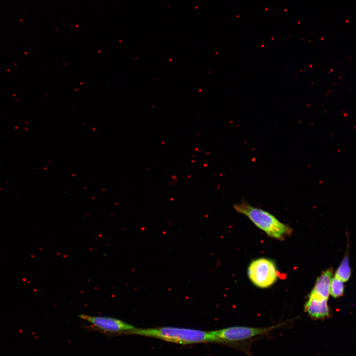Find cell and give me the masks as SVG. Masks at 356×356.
<instances>
[{
	"label": "cell",
	"instance_id": "1",
	"mask_svg": "<svg viewBox=\"0 0 356 356\" xmlns=\"http://www.w3.org/2000/svg\"><path fill=\"white\" fill-rule=\"evenodd\" d=\"M238 214L246 216L259 229L272 238L284 240L290 236L292 229L280 222L275 216L263 209L254 207L242 199L233 205Z\"/></svg>",
	"mask_w": 356,
	"mask_h": 356
},
{
	"label": "cell",
	"instance_id": "2",
	"mask_svg": "<svg viewBox=\"0 0 356 356\" xmlns=\"http://www.w3.org/2000/svg\"><path fill=\"white\" fill-rule=\"evenodd\" d=\"M125 334H135L154 337L166 341L180 344H190L203 342H218V339L210 332L202 330L165 327L157 328H136Z\"/></svg>",
	"mask_w": 356,
	"mask_h": 356
},
{
	"label": "cell",
	"instance_id": "3",
	"mask_svg": "<svg viewBox=\"0 0 356 356\" xmlns=\"http://www.w3.org/2000/svg\"><path fill=\"white\" fill-rule=\"evenodd\" d=\"M290 321H284L264 327L232 326L210 332L218 339L219 343L233 345L249 344L250 341L254 339L263 336H267L272 331L283 326Z\"/></svg>",
	"mask_w": 356,
	"mask_h": 356
},
{
	"label": "cell",
	"instance_id": "4",
	"mask_svg": "<svg viewBox=\"0 0 356 356\" xmlns=\"http://www.w3.org/2000/svg\"><path fill=\"white\" fill-rule=\"evenodd\" d=\"M247 273L251 282L260 288H267L272 285L277 281L279 274L275 263L266 258L252 261Z\"/></svg>",
	"mask_w": 356,
	"mask_h": 356
},
{
	"label": "cell",
	"instance_id": "5",
	"mask_svg": "<svg viewBox=\"0 0 356 356\" xmlns=\"http://www.w3.org/2000/svg\"><path fill=\"white\" fill-rule=\"evenodd\" d=\"M78 317L91 323L95 329L106 334L125 333L135 327L120 319L104 316H94L81 314Z\"/></svg>",
	"mask_w": 356,
	"mask_h": 356
},
{
	"label": "cell",
	"instance_id": "6",
	"mask_svg": "<svg viewBox=\"0 0 356 356\" xmlns=\"http://www.w3.org/2000/svg\"><path fill=\"white\" fill-rule=\"evenodd\" d=\"M304 311L313 320H323L330 316L328 300L308 297Z\"/></svg>",
	"mask_w": 356,
	"mask_h": 356
},
{
	"label": "cell",
	"instance_id": "7",
	"mask_svg": "<svg viewBox=\"0 0 356 356\" xmlns=\"http://www.w3.org/2000/svg\"><path fill=\"white\" fill-rule=\"evenodd\" d=\"M333 270L329 268L323 271L317 278L314 286L308 297L328 300Z\"/></svg>",
	"mask_w": 356,
	"mask_h": 356
},
{
	"label": "cell",
	"instance_id": "8",
	"mask_svg": "<svg viewBox=\"0 0 356 356\" xmlns=\"http://www.w3.org/2000/svg\"><path fill=\"white\" fill-rule=\"evenodd\" d=\"M351 272L348 253H346L335 273L334 277L345 282L349 280Z\"/></svg>",
	"mask_w": 356,
	"mask_h": 356
},
{
	"label": "cell",
	"instance_id": "9",
	"mask_svg": "<svg viewBox=\"0 0 356 356\" xmlns=\"http://www.w3.org/2000/svg\"><path fill=\"white\" fill-rule=\"evenodd\" d=\"M344 282L333 277L331 280L330 288V294L334 298L342 296L344 292Z\"/></svg>",
	"mask_w": 356,
	"mask_h": 356
}]
</instances>
